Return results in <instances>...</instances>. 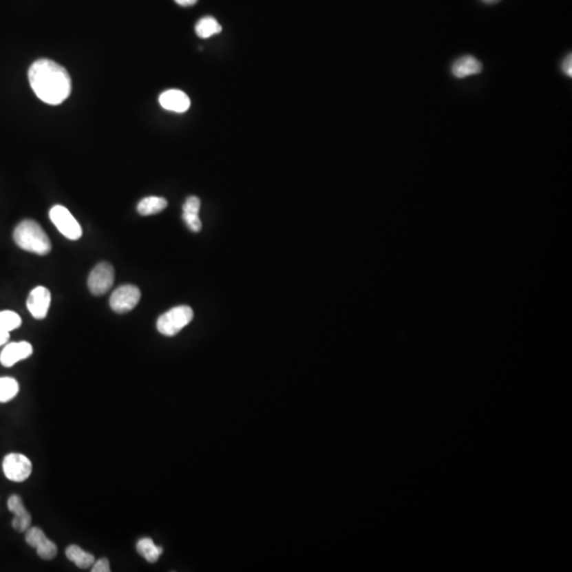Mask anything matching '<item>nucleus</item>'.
<instances>
[{
  "instance_id": "obj_1",
  "label": "nucleus",
  "mask_w": 572,
  "mask_h": 572,
  "mask_svg": "<svg viewBox=\"0 0 572 572\" xmlns=\"http://www.w3.org/2000/svg\"><path fill=\"white\" fill-rule=\"evenodd\" d=\"M28 76L33 92L45 103L59 105L72 94V78L66 68L48 59L35 61Z\"/></svg>"
},
{
  "instance_id": "obj_2",
  "label": "nucleus",
  "mask_w": 572,
  "mask_h": 572,
  "mask_svg": "<svg viewBox=\"0 0 572 572\" xmlns=\"http://www.w3.org/2000/svg\"><path fill=\"white\" fill-rule=\"evenodd\" d=\"M13 239L17 246L39 255H48L52 248L50 239L42 226L32 220H25L15 228Z\"/></svg>"
},
{
  "instance_id": "obj_3",
  "label": "nucleus",
  "mask_w": 572,
  "mask_h": 572,
  "mask_svg": "<svg viewBox=\"0 0 572 572\" xmlns=\"http://www.w3.org/2000/svg\"><path fill=\"white\" fill-rule=\"evenodd\" d=\"M194 317L193 310L188 306H180L171 308L157 320V330L165 336L176 335L184 326H188Z\"/></svg>"
},
{
  "instance_id": "obj_4",
  "label": "nucleus",
  "mask_w": 572,
  "mask_h": 572,
  "mask_svg": "<svg viewBox=\"0 0 572 572\" xmlns=\"http://www.w3.org/2000/svg\"><path fill=\"white\" fill-rule=\"evenodd\" d=\"M49 215H50L51 222L67 239L76 241L83 235V230L80 224L74 219L70 210L64 206L56 205L51 208Z\"/></svg>"
},
{
  "instance_id": "obj_5",
  "label": "nucleus",
  "mask_w": 572,
  "mask_h": 572,
  "mask_svg": "<svg viewBox=\"0 0 572 572\" xmlns=\"http://www.w3.org/2000/svg\"><path fill=\"white\" fill-rule=\"evenodd\" d=\"M3 469L9 480L23 483L32 473V463L29 458L21 454H9L3 459Z\"/></svg>"
},
{
  "instance_id": "obj_6",
  "label": "nucleus",
  "mask_w": 572,
  "mask_h": 572,
  "mask_svg": "<svg viewBox=\"0 0 572 572\" xmlns=\"http://www.w3.org/2000/svg\"><path fill=\"white\" fill-rule=\"evenodd\" d=\"M115 281V269L107 262L96 265L88 277V288L96 296H101L111 290Z\"/></svg>"
},
{
  "instance_id": "obj_7",
  "label": "nucleus",
  "mask_w": 572,
  "mask_h": 572,
  "mask_svg": "<svg viewBox=\"0 0 572 572\" xmlns=\"http://www.w3.org/2000/svg\"><path fill=\"white\" fill-rule=\"evenodd\" d=\"M141 298L140 290L135 285H122L118 288L109 299L112 310L119 314H125L134 310Z\"/></svg>"
},
{
  "instance_id": "obj_8",
  "label": "nucleus",
  "mask_w": 572,
  "mask_h": 572,
  "mask_svg": "<svg viewBox=\"0 0 572 572\" xmlns=\"http://www.w3.org/2000/svg\"><path fill=\"white\" fill-rule=\"evenodd\" d=\"M25 542L36 549L37 555L43 560H52L58 553L56 544L47 538L42 529L30 527L25 531Z\"/></svg>"
},
{
  "instance_id": "obj_9",
  "label": "nucleus",
  "mask_w": 572,
  "mask_h": 572,
  "mask_svg": "<svg viewBox=\"0 0 572 572\" xmlns=\"http://www.w3.org/2000/svg\"><path fill=\"white\" fill-rule=\"evenodd\" d=\"M50 304V290L44 286H37L29 295L27 308L35 319H44L48 314Z\"/></svg>"
},
{
  "instance_id": "obj_10",
  "label": "nucleus",
  "mask_w": 572,
  "mask_h": 572,
  "mask_svg": "<svg viewBox=\"0 0 572 572\" xmlns=\"http://www.w3.org/2000/svg\"><path fill=\"white\" fill-rule=\"evenodd\" d=\"M32 353V346L27 341L9 343L0 354V363L5 367L10 368L19 363V361L28 359Z\"/></svg>"
},
{
  "instance_id": "obj_11",
  "label": "nucleus",
  "mask_w": 572,
  "mask_h": 572,
  "mask_svg": "<svg viewBox=\"0 0 572 572\" xmlns=\"http://www.w3.org/2000/svg\"><path fill=\"white\" fill-rule=\"evenodd\" d=\"M8 508L10 512L15 515L12 526L19 532H25L31 526V515L25 509L21 497L12 495L8 500Z\"/></svg>"
},
{
  "instance_id": "obj_12",
  "label": "nucleus",
  "mask_w": 572,
  "mask_h": 572,
  "mask_svg": "<svg viewBox=\"0 0 572 572\" xmlns=\"http://www.w3.org/2000/svg\"><path fill=\"white\" fill-rule=\"evenodd\" d=\"M159 103L167 111L184 113L190 107L191 102L188 96L182 90L170 89L160 94Z\"/></svg>"
},
{
  "instance_id": "obj_13",
  "label": "nucleus",
  "mask_w": 572,
  "mask_h": 572,
  "mask_svg": "<svg viewBox=\"0 0 572 572\" xmlns=\"http://www.w3.org/2000/svg\"><path fill=\"white\" fill-rule=\"evenodd\" d=\"M483 65L480 61L473 56H465L458 59L452 66V74L457 78H465L467 76L481 74Z\"/></svg>"
},
{
  "instance_id": "obj_14",
  "label": "nucleus",
  "mask_w": 572,
  "mask_h": 572,
  "mask_svg": "<svg viewBox=\"0 0 572 572\" xmlns=\"http://www.w3.org/2000/svg\"><path fill=\"white\" fill-rule=\"evenodd\" d=\"M200 200L196 196H190L187 198L186 202L182 207V219L184 223L188 226L189 229L192 230L193 233H200L202 230V222H200Z\"/></svg>"
},
{
  "instance_id": "obj_15",
  "label": "nucleus",
  "mask_w": 572,
  "mask_h": 572,
  "mask_svg": "<svg viewBox=\"0 0 572 572\" xmlns=\"http://www.w3.org/2000/svg\"><path fill=\"white\" fill-rule=\"evenodd\" d=\"M66 556L70 562L76 564V566L82 568V569L92 568V566L96 562V558L92 553L84 551L76 544H70V547H67Z\"/></svg>"
},
{
  "instance_id": "obj_16",
  "label": "nucleus",
  "mask_w": 572,
  "mask_h": 572,
  "mask_svg": "<svg viewBox=\"0 0 572 572\" xmlns=\"http://www.w3.org/2000/svg\"><path fill=\"white\" fill-rule=\"evenodd\" d=\"M168 206L166 198H158V196H149L143 198L139 202L137 206V211L141 215H153L163 211Z\"/></svg>"
},
{
  "instance_id": "obj_17",
  "label": "nucleus",
  "mask_w": 572,
  "mask_h": 572,
  "mask_svg": "<svg viewBox=\"0 0 572 572\" xmlns=\"http://www.w3.org/2000/svg\"><path fill=\"white\" fill-rule=\"evenodd\" d=\"M137 551L141 556L147 560L149 563H156L162 554V548L156 546L152 538H141L137 542Z\"/></svg>"
},
{
  "instance_id": "obj_18",
  "label": "nucleus",
  "mask_w": 572,
  "mask_h": 572,
  "mask_svg": "<svg viewBox=\"0 0 572 572\" xmlns=\"http://www.w3.org/2000/svg\"><path fill=\"white\" fill-rule=\"evenodd\" d=\"M195 32L202 39H209L222 32V25L213 17H206L196 23Z\"/></svg>"
},
{
  "instance_id": "obj_19",
  "label": "nucleus",
  "mask_w": 572,
  "mask_h": 572,
  "mask_svg": "<svg viewBox=\"0 0 572 572\" xmlns=\"http://www.w3.org/2000/svg\"><path fill=\"white\" fill-rule=\"evenodd\" d=\"M19 391V385L17 379L12 377L0 379V403H7L13 400Z\"/></svg>"
},
{
  "instance_id": "obj_20",
  "label": "nucleus",
  "mask_w": 572,
  "mask_h": 572,
  "mask_svg": "<svg viewBox=\"0 0 572 572\" xmlns=\"http://www.w3.org/2000/svg\"><path fill=\"white\" fill-rule=\"evenodd\" d=\"M21 318L19 314L12 310L0 312V331L11 332L19 329L21 326Z\"/></svg>"
},
{
  "instance_id": "obj_21",
  "label": "nucleus",
  "mask_w": 572,
  "mask_h": 572,
  "mask_svg": "<svg viewBox=\"0 0 572 572\" xmlns=\"http://www.w3.org/2000/svg\"><path fill=\"white\" fill-rule=\"evenodd\" d=\"M92 572H109L111 571V566L107 558H101L99 561H96L94 565L92 566Z\"/></svg>"
},
{
  "instance_id": "obj_22",
  "label": "nucleus",
  "mask_w": 572,
  "mask_h": 572,
  "mask_svg": "<svg viewBox=\"0 0 572 572\" xmlns=\"http://www.w3.org/2000/svg\"><path fill=\"white\" fill-rule=\"evenodd\" d=\"M562 70H563L564 74L566 76H569L571 78L572 76V56L571 53H569L565 59H564L563 63H562Z\"/></svg>"
},
{
  "instance_id": "obj_23",
  "label": "nucleus",
  "mask_w": 572,
  "mask_h": 572,
  "mask_svg": "<svg viewBox=\"0 0 572 572\" xmlns=\"http://www.w3.org/2000/svg\"><path fill=\"white\" fill-rule=\"evenodd\" d=\"M198 1V0H175V3L182 7H191V6L195 5Z\"/></svg>"
},
{
  "instance_id": "obj_24",
  "label": "nucleus",
  "mask_w": 572,
  "mask_h": 572,
  "mask_svg": "<svg viewBox=\"0 0 572 572\" xmlns=\"http://www.w3.org/2000/svg\"><path fill=\"white\" fill-rule=\"evenodd\" d=\"M10 338V333L9 332L5 331H0V347L1 346L6 345L8 343V340Z\"/></svg>"
},
{
  "instance_id": "obj_25",
  "label": "nucleus",
  "mask_w": 572,
  "mask_h": 572,
  "mask_svg": "<svg viewBox=\"0 0 572 572\" xmlns=\"http://www.w3.org/2000/svg\"><path fill=\"white\" fill-rule=\"evenodd\" d=\"M483 1L487 5H495V3H499L500 0H483Z\"/></svg>"
}]
</instances>
